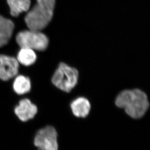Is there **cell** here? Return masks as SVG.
Wrapping results in <instances>:
<instances>
[{
    "label": "cell",
    "instance_id": "obj_1",
    "mask_svg": "<svg viewBox=\"0 0 150 150\" xmlns=\"http://www.w3.org/2000/svg\"><path fill=\"white\" fill-rule=\"evenodd\" d=\"M115 103L134 119L143 117L149 106L146 94L139 89L122 91L117 97Z\"/></svg>",
    "mask_w": 150,
    "mask_h": 150
},
{
    "label": "cell",
    "instance_id": "obj_2",
    "mask_svg": "<svg viewBox=\"0 0 150 150\" xmlns=\"http://www.w3.org/2000/svg\"><path fill=\"white\" fill-rule=\"evenodd\" d=\"M55 4V0H35L24 14L27 29L41 31L45 28L52 20Z\"/></svg>",
    "mask_w": 150,
    "mask_h": 150
},
{
    "label": "cell",
    "instance_id": "obj_3",
    "mask_svg": "<svg viewBox=\"0 0 150 150\" xmlns=\"http://www.w3.org/2000/svg\"><path fill=\"white\" fill-rule=\"evenodd\" d=\"M14 36L20 48H28L35 51L43 52L47 49L49 44L48 38L40 31L26 29L18 32Z\"/></svg>",
    "mask_w": 150,
    "mask_h": 150
},
{
    "label": "cell",
    "instance_id": "obj_4",
    "mask_svg": "<svg viewBox=\"0 0 150 150\" xmlns=\"http://www.w3.org/2000/svg\"><path fill=\"white\" fill-rule=\"evenodd\" d=\"M78 72L64 63H60L52 78L53 85L64 92H69L78 82Z\"/></svg>",
    "mask_w": 150,
    "mask_h": 150
},
{
    "label": "cell",
    "instance_id": "obj_5",
    "mask_svg": "<svg viewBox=\"0 0 150 150\" xmlns=\"http://www.w3.org/2000/svg\"><path fill=\"white\" fill-rule=\"evenodd\" d=\"M34 144L38 150H58L57 133L55 128L47 126L40 129L34 138Z\"/></svg>",
    "mask_w": 150,
    "mask_h": 150
},
{
    "label": "cell",
    "instance_id": "obj_6",
    "mask_svg": "<svg viewBox=\"0 0 150 150\" xmlns=\"http://www.w3.org/2000/svg\"><path fill=\"white\" fill-rule=\"evenodd\" d=\"M20 64L16 57L0 54V79L8 81L18 75Z\"/></svg>",
    "mask_w": 150,
    "mask_h": 150
},
{
    "label": "cell",
    "instance_id": "obj_7",
    "mask_svg": "<svg viewBox=\"0 0 150 150\" xmlns=\"http://www.w3.org/2000/svg\"><path fill=\"white\" fill-rule=\"evenodd\" d=\"M15 113L22 122H27L33 119L38 112V108L28 99H23L15 107Z\"/></svg>",
    "mask_w": 150,
    "mask_h": 150
},
{
    "label": "cell",
    "instance_id": "obj_8",
    "mask_svg": "<svg viewBox=\"0 0 150 150\" xmlns=\"http://www.w3.org/2000/svg\"><path fill=\"white\" fill-rule=\"evenodd\" d=\"M13 20L0 15V48L8 44L14 35Z\"/></svg>",
    "mask_w": 150,
    "mask_h": 150
},
{
    "label": "cell",
    "instance_id": "obj_9",
    "mask_svg": "<svg viewBox=\"0 0 150 150\" xmlns=\"http://www.w3.org/2000/svg\"><path fill=\"white\" fill-rule=\"evenodd\" d=\"M11 18H16L27 12L31 7V0H6Z\"/></svg>",
    "mask_w": 150,
    "mask_h": 150
},
{
    "label": "cell",
    "instance_id": "obj_10",
    "mask_svg": "<svg viewBox=\"0 0 150 150\" xmlns=\"http://www.w3.org/2000/svg\"><path fill=\"white\" fill-rule=\"evenodd\" d=\"M72 113L75 116L85 117L87 116L91 110V103L87 99L83 97L74 100L71 104Z\"/></svg>",
    "mask_w": 150,
    "mask_h": 150
},
{
    "label": "cell",
    "instance_id": "obj_11",
    "mask_svg": "<svg viewBox=\"0 0 150 150\" xmlns=\"http://www.w3.org/2000/svg\"><path fill=\"white\" fill-rule=\"evenodd\" d=\"M35 51L28 48H21L16 54L18 63L25 67H29L35 64L37 60Z\"/></svg>",
    "mask_w": 150,
    "mask_h": 150
},
{
    "label": "cell",
    "instance_id": "obj_12",
    "mask_svg": "<svg viewBox=\"0 0 150 150\" xmlns=\"http://www.w3.org/2000/svg\"><path fill=\"white\" fill-rule=\"evenodd\" d=\"M31 83L30 78L24 75H17L13 83V88L18 95H23L30 91Z\"/></svg>",
    "mask_w": 150,
    "mask_h": 150
}]
</instances>
